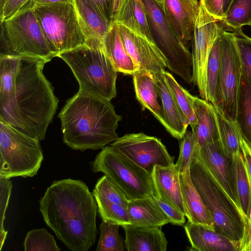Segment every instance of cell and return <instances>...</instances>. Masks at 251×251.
<instances>
[{"label": "cell", "instance_id": "681fc988", "mask_svg": "<svg viewBox=\"0 0 251 251\" xmlns=\"http://www.w3.org/2000/svg\"><path fill=\"white\" fill-rule=\"evenodd\" d=\"M239 251H251V237L241 244Z\"/></svg>", "mask_w": 251, "mask_h": 251}, {"label": "cell", "instance_id": "5bb4252c", "mask_svg": "<svg viewBox=\"0 0 251 251\" xmlns=\"http://www.w3.org/2000/svg\"><path fill=\"white\" fill-rule=\"evenodd\" d=\"M118 25L124 45L138 71L146 70L152 74L165 71L166 61L154 43L123 25Z\"/></svg>", "mask_w": 251, "mask_h": 251}, {"label": "cell", "instance_id": "7c38bea8", "mask_svg": "<svg viewBox=\"0 0 251 251\" xmlns=\"http://www.w3.org/2000/svg\"><path fill=\"white\" fill-rule=\"evenodd\" d=\"M193 37V82L197 87L202 99L207 101L206 71L212 46L224 28L219 21L209 14L200 2Z\"/></svg>", "mask_w": 251, "mask_h": 251}, {"label": "cell", "instance_id": "c3c4849f", "mask_svg": "<svg viewBox=\"0 0 251 251\" xmlns=\"http://www.w3.org/2000/svg\"><path fill=\"white\" fill-rule=\"evenodd\" d=\"M34 5H46L57 2H74V0H31Z\"/></svg>", "mask_w": 251, "mask_h": 251}, {"label": "cell", "instance_id": "e575fe53", "mask_svg": "<svg viewBox=\"0 0 251 251\" xmlns=\"http://www.w3.org/2000/svg\"><path fill=\"white\" fill-rule=\"evenodd\" d=\"M102 221L123 226L130 225L127 209L122 205L94 196Z\"/></svg>", "mask_w": 251, "mask_h": 251}, {"label": "cell", "instance_id": "ffe728a7", "mask_svg": "<svg viewBox=\"0 0 251 251\" xmlns=\"http://www.w3.org/2000/svg\"><path fill=\"white\" fill-rule=\"evenodd\" d=\"M125 232V247L128 251H166L167 240L160 227H146L127 225L122 226Z\"/></svg>", "mask_w": 251, "mask_h": 251}, {"label": "cell", "instance_id": "f5cc1de1", "mask_svg": "<svg viewBox=\"0 0 251 251\" xmlns=\"http://www.w3.org/2000/svg\"><path fill=\"white\" fill-rule=\"evenodd\" d=\"M250 26H251V25H250Z\"/></svg>", "mask_w": 251, "mask_h": 251}, {"label": "cell", "instance_id": "d6a6232c", "mask_svg": "<svg viewBox=\"0 0 251 251\" xmlns=\"http://www.w3.org/2000/svg\"><path fill=\"white\" fill-rule=\"evenodd\" d=\"M222 30L215 40L211 48L206 71V90L207 101L211 103L213 106L215 104L217 93L220 71V50Z\"/></svg>", "mask_w": 251, "mask_h": 251}, {"label": "cell", "instance_id": "cb8c5ba5", "mask_svg": "<svg viewBox=\"0 0 251 251\" xmlns=\"http://www.w3.org/2000/svg\"><path fill=\"white\" fill-rule=\"evenodd\" d=\"M133 80L138 101L143 107L149 110L169 132V126L158 101L159 97L153 74L146 70H139L133 75Z\"/></svg>", "mask_w": 251, "mask_h": 251}, {"label": "cell", "instance_id": "3957f363", "mask_svg": "<svg viewBox=\"0 0 251 251\" xmlns=\"http://www.w3.org/2000/svg\"><path fill=\"white\" fill-rule=\"evenodd\" d=\"M64 142L82 151L103 148L119 137L116 130L122 117L110 100L78 91L58 115Z\"/></svg>", "mask_w": 251, "mask_h": 251}, {"label": "cell", "instance_id": "ee69618b", "mask_svg": "<svg viewBox=\"0 0 251 251\" xmlns=\"http://www.w3.org/2000/svg\"><path fill=\"white\" fill-rule=\"evenodd\" d=\"M31 0H5L0 4V21L8 19L16 14Z\"/></svg>", "mask_w": 251, "mask_h": 251}, {"label": "cell", "instance_id": "6da1fadb", "mask_svg": "<svg viewBox=\"0 0 251 251\" xmlns=\"http://www.w3.org/2000/svg\"><path fill=\"white\" fill-rule=\"evenodd\" d=\"M40 210L47 225L70 250L86 251L95 243L98 206L83 181H53L40 200Z\"/></svg>", "mask_w": 251, "mask_h": 251}, {"label": "cell", "instance_id": "9a60e30c", "mask_svg": "<svg viewBox=\"0 0 251 251\" xmlns=\"http://www.w3.org/2000/svg\"><path fill=\"white\" fill-rule=\"evenodd\" d=\"M172 28L187 46L193 39L200 3L198 0H159Z\"/></svg>", "mask_w": 251, "mask_h": 251}, {"label": "cell", "instance_id": "816d5d0a", "mask_svg": "<svg viewBox=\"0 0 251 251\" xmlns=\"http://www.w3.org/2000/svg\"><path fill=\"white\" fill-rule=\"evenodd\" d=\"M5 0H0V5L2 4Z\"/></svg>", "mask_w": 251, "mask_h": 251}, {"label": "cell", "instance_id": "d4e9b609", "mask_svg": "<svg viewBox=\"0 0 251 251\" xmlns=\"http://www.w3.org/2000/svg\"><path fill=\"white\" fill-rule=\"evenodd\" d=\"M131 225L146 227H161L168 220L152 197L129 200L127 207Z\"/></svg>", "mask_w": 251, "mask_h": 251}, {"label": "cell", "instance_id": "836d02e7", "mask_svg": "<svg viewBox=\"0 0 251 251\" xmlns=\"http://www.w3.org/2000/svg\"><path fill=\"white\" fill-rule=\"evenodd\" d=\"M222 24L233 31L251 25V0H233Z\"/></svg>", "mask_w": 251, "mask_h": 251}, {"label": "cell", "instance_id": "1f68e13d", "mask_svg": "<svg viewBox=\"0 0 251 251\" xmlns=\"http://www.w3.org/2000/svg\"><path fill=\"white\" fill-rule=\"evenodd\" d=\"M163 74L179 112L191 128L194 127L197 123V120L193 105L187 95L188 91L177 82L171 73L165 71Z\"/></svg>", "mask_w": 251, "mask_h": 251}, {"label": "cell", "instance_id": "ab89813d", "mask_svg": "<svg viewBox=\"0 0 251 251\" xmlns=\"http://www.w3.org/2000/svg\"><path fill=\"white\" fill-rule=\"evenodd\" d=\"M197 145L192 131H186L180 143V152L177 162L175 164L179 174L190 169L195 157Z\"/></svg>", "mask_w": 251, "mask_h": 251}, {"label": "cell", "instance_id": "e0dca14e", "mask_svg": "<svg viewBox=\"0 0 251 251\" xmlns=\"http://www.w3.org/2000/svg\"><path fill=\"white\" fill-rule=\"evenodd\" d=\"M196 116L197 123L192 128L198 147L220 140L217 118L215 107L209 102L192 95L188 91Z\"/></svg>", "mask_w": 251, "mask_h": 251}, {"label": "cell", "instance_id": "5b68a950", "mask_svg": "<svg viewBox=\"0 0 251 251\" xmlns=\"http://www.w3.org/2000/svg\"><path fill=\"white\" fill-rule=\"evenodd\" d=\"M190 174L213 221L215 231L241 245L244 222L237 205L196 155L190 167Z\"/></svg>", "mask_w": 251, "mask_h": 251}, {"label": "cell", "instance_id": "d6986e66", "mask_svg": "<svg viewBox=\"0 0 251 251\" xmlns=\"http://www.w3.org/2000/svg\"><path fill=\"white\" fill-rule=\"evenodd\" d=\"M156 197L185 215L179 180V173L174 165L155 166L152 173Z\"/></svg>", "mask_w": 251, "mask_h": 251}, {"label": "cell", "instance_id": "83f0119b", "mask_svg": "<svg viewBox=\"0 0 251 251\" xmlns=\"http://www.w3.org/2000/svg\"><path fill=\"white\" fill-rule=\"evenodd\" d=\"M236 123L242 136L251 147V86L242 75L238 94Z\"/></svg>", "mask_w": 251, "mask_h": 251}, {"label": "cell", "instance_id": "8992f818", "mask_svg": "<svg viewBox=\"0 0 251 251\" xmlns=\"http://www.w3.org/2000/svg\"><path fill=\"white\" fill-rule=\"evenodd\" d=\"M33 10L54 57L85 43L87 39L74 2L33 4Z\"/></svg>", "mask_w": 251, "mask_h": 251}, {"label": "cell", "instance_id": "52a82bcc", "mask_svg": "<svg viewBox=\"0 0 251 251\" xmlns=\"http://www.w3.org/2000/svg\"><path fill=\"white\" fill-rule=\"evenodd\" d=\"M0 54L51 61L50 51L30 1L10 18L0 21Z\"/></svg>", "mask_w": 251, "mask_h": 251}, {"label": "cell", "instance_id": "f1b7e54d", "mask_svg": "<svg viewBox=\"0 0 251 251\" xmlns=\"http://www.w3.org/2000/svg\"><path fill=\"white\" fill-rule=\"evenodd\" d=\"M88 38L103 40L110 28L105 20L90 6L80 0H74Z\"/></svg>", "mask_w": 251, "mask_h": 251}, {"label": "cell", "instance_id": "4dcf8cb0", "mask_svg": "<svg viewBox=\"0 0 251 251\" xmlns=\"http://www.w3.org/2000/svg\"><path fill=\"white\" fill-rule=\"evenodd\" d=\"M220 135V143L225 155L229 159L240 151V133L236 122L228 120L215 108Z\"/></svg>", "mask_w": 251, "mask_h": 251}, {"label": "cell", "instance_id": "277c9868", "mask_svg": "<svg viewBox=\"0 0 251 251\" xmlns=\"http://www.w3.org/2000/svg\"><path fill=\"white\" fill-rule=\"evenodd\" d=\"M69 66L79 91L110 100L116 96V71L102 40L88 38L85 44L57 55Z\"/></svg>", "mask_w": 251, "mask_h": 251}, {"label": "cell", "instance_id": "8fae6325", "mask_svg": "<svg viewBox=\"0 0 251 251\" xmlns=\"http://www.w3.org/2000/svg\"><path fill=\"white\" fill-rule=\"evenodd\" d=\"M241 76L235 33L223 29L221 32L217 93L214 106L232 122H236Z\"/></svg>", "mask_w": 251, "mask_h": 251}, {"label": "cell", "instance_id": "484cf974", "mask_svg": "<svg viewBox=\"0 0 251 251\" xmlns=\"http://www.w3.org/2000/svg\"><path fill=\"white\" fill-rule=\"evenodd\" d=\"M116 23L154 43L142 0H124Z\"/></svg>", "mask_w": 251, "mask_h": 251}, {"label": "cell", "instance_id": "30bf717a", "mask_svg": "<svg viewBox=\"0 0 251 251\" xmlns=\"http://www.w3.org/2000/svg\"><path fill=\"white\" fill-rule=\"evenodd\" d=\"M154 43L162 53L167 68L188 83L193 82L192 53L176 34L159 0H142Z\"/></svg>", "mask_w": 251, "mask_h": 251}, {"label": "cell", "instance_id": "f35d334b", "mask_svg": "<svg viewBox=\"0 0 251 251\" xmlns=\"http://www.w3.org/2000/svg\"><path fill=\"white\" fill-rule=\"evenodd\" d=\"M234 32L241 74L251 86V38L246 35L242 29L234 30Z\"/></svg>", "mask_w": 251, "mask_h": 251}, {"label": "cell", "instance_id": "f6af8a7d", "mask_svg": "<svg viewBox=\"0 0 251 251\" xmlns=\"http://www.w3.org/2000/svg\"><path fill=\"white\" fill-rule=\"evenodd\" d=\"M224 0H200L206 12L215 19L222 22L225 18L223 5Z\"/></svg>", "mask_w": 251, "mask_h": 251}, {"label": "cell", "instance_id": "b9f144b4", "mask_svg": "<svg viewBox=\"0 0 251 251\" xmlns=\"http://www.w3.org/2000/svg\"><path fill=\"white\" fill-rule=\"evenodd\" d=\"M12 187V183L10 178L0 177V250L2 248L8 233L4 228L3 223Z\"/></svg>", "mask_w": 251, "mask_h": 251}, {"label": "cell", "instance_id": "4fadbf2b", "mask_svg": "<svg viewBox=\"0 0 251 251\" xmlns=\"http://www.w3.org/2000/svg\"><path fill=\"white\" fill-rule=\"evenodd\" d=\"M111 146L120 151L151 175L155 166L174 165V158L160 139L143 132L130 133L118 138Z\"/></svg>", "mask_w": 251, "mask_h": 251}, {"label": "cell", "instance_id": "f907efd6", "mask_svg": "<svg viewBox=\"0 0 251 251\" xmlns=\"http://www.w3.org/2000/svg\"><path fill=\"white\" fill-rule=\"evenodd\" d=\"M233 0H224L223 9L225 14L226 13Z\"/></svg>", "mask_w": 251, "mask_h": 251}, {"label": "cell", "instance_id": "7402d4cb", "mask_svg": "<svg viewBox=\"0 0 251 251\" xmlns=\"http://www.w3.org/2000/svg\"><path fill=\"white\" fill-rule=\"evenodd\" d=\"M163 72L153 74L156 89L161 101L164 116L169 127L168 132L173 137L180 140L184 136L189 124L179 111Z\"/></svg>", "mask_w": 251, "mask_h": 251}, {"label": "cell", "instance_id": "74e56055", "mask_svg": "<svg viewBox=\"0 0 251 251\" xmlns=\"http://www.w3.org/2000/svg\"><path fill=\"white\" fill-rule=\"evenodd\" d=\"M92 193L94 196L126 208L129 200L124 192L105 175L98 180Z\"/></svg>", "mask_w": 251, "mask_h": 251}, {"label": "cell", "instance_id": "7a4b0ae2", "mask_svg": "<svg viewBox=\"0 0 251 251\" xmlns=\"http://www.w3.org/2000/svg\"><path fill=\"white\" fill-rule=\"evenodd\" d=\"M19 57L14 93L0 107V119L41 141L45 138L58 103L53 88L43 72L45 65L50 61Z\"/></svg>", "mask_w": 251, "mask_h": 251}, {"label": "cell", "instance_id": "4316f807", "mask_svg": "<svg viewBox=\"0 0 251 251\" xmlns=\"http://www.w3.org/2000/svg\"><path fill=\"white\" fill-rule=\"evenodd\" d=\"M102 43L105 51L117 72L133 75L138 71L124 45L116 23L111 26Z\"/></svg>", "mask_w": 251, "mask_h": 251}, {"label": "cell", "instance_id": "60d3db41", "mask_svg": "<svg viewBox=\"0 0 251 251\" xmlns=\"http://www.w3.org/2000/svg\"><path fill=\"white\" fill-rule=\"evenodd\" d=\"M95 10L111 27L124 0H80Z\"/></svg>", "mask_w": 251, "mask_h": 251}, {"label": "cell", "instance_id": "2e32d148", "mask_svg": "<svg viewBox=\"0 0 251 251\" xmlns=\"http://www.w3.org/2000/svg\"><path fill=\"white\" fill-rule=\"evenodd\" d=\"M196 156L237 205L229 180V169L232 159L225 155L219 141L198 147Z\"/></svg>", "mask_w": 251, "mask_h": 251}, {"label": "cell", "instance_id": "8d00e7d4", "mask_svg": "<svg viewBox=\"0 0 251 251\" xmlns=\"http://www.w3.org/2000/svg\"><path fill=\"white\" fill-rule=\"evenodd\" d=\"M25 251H60L53 236L46 228L32 229L24 241Z\"/></svg>", "mask_w": 251, "mask_h": 251}, {"label": "cell", "instance_id": "9c48e42d", "mask_svg": "<svg viewBox=\"0 0 251 251\" xmlns=\"http://www.w3.org/2000/svg\"><path fill=\"white\" fill-rule=\"evenodd\" d=\"M92 168L94 173L101 172L109 177L129 200L156 196L152 176L111 146L102 149Z\"/></svg>", "mask_w": 251, "mask_h": 251}, {"label": "cell", "instance_id": "44dd1931", "mask_svg": "<svg viewBox=\"0 0 251 251\" xmlns=\"http://www.w3.org/2000/svg\"><path fill=\"white\" fill-rule=\"evenodd\" d=\"M179 180L188 221L215 230L213 221L192 182L190 169L179 174Z\"/></svg>", "mask_w": 251, "mask_h": 251}, {"label": "cell", "instance_id": "7bdbcfd3", "mask_svg": "<svg viewBox=\"0 0 251 251\" xmlns=\"http://www.w3.org/2000/svg\"><path fill=\"white\" fill-rule=\"evenodd\" d=\"M151 197L166 217L169 223L177 226H182L185 223V214L156 196Z\"/></svg>", "mask_w": 251, "mask_h": 251}, {"label": "cell", "instance_id": "f546056e", "mask_svg": "<svg viewBox=\"0 0 251 251\" xmlns=\"http://www.w3.org/2000/svg\"><path fill=\"white\" fill-rule=\"evenodd\" d=\"M19 58L0 55V107L4 105L14 93Z\"/></svg>", "mask_w": 251, "mask_h": 251}, {"label": "cell", "instance_id": "603a6c76", "mask_svg": "<svg viewBox=\"0 0 251 251\" xmlns=\"http://www.w3.org/2000/svg\"><path fill=\"white\" fill-rule=\"evenodd\" d=\"M229 180L237 205L243 215H247L251 205V181L241 151L232 157Z\"/></svg>", "mask_w": 251, "mask_h": 251}, {"label": "cell", "instance_id": "ac0fdd59", "mask_svg": "<svg viewBox=\"0 0 251 251\" xmlns=\"http://www.w3.org/2000/svg\"><path fill=\"white\" fill-rule=\"evenodd\" d=\"M184 229L191 245V250L199 251H239L240 243L200 224L188 221Z\"/></svg>", "mask_w": 251, "mask_h": 251}, {"label": "cell", "instance_id": "d590c367", "mask_svg": "<svg viewBox=\"0 0 251 251\" xmlns=\"http://www.w3.org/2000/svg\"><path fill=\"white\" fill-rule=\"evenodd\" d=\"M120 225L102 220L96 251H124L125 245L119 233Z\"/></svg>", "mask_w": 251, "mask_h": 251}, {"label": "cell", "instance_id": "bcb514c9", "mask_svg": "<svg viewBox=\"0 0 251 251\" xmlns=\"http://www.w3.org/2000/svg\"><path fill=\"white\" fill-rule=\"evenodd\" d=\"M240 146L247 172L251 181V147L245 140L241 134L240 136Z\"/></svg>", "mask_w": 251, "mask_h": 251}, {"label": "cell", "instance_id": "ba28073f", "mask_svg": "<svg viewBox=\"0 0 251 251\" xmlns=\"http://www.w3.org/2000/svg\"><path fill=\"white\" fill-rule=\"evenodd\" d=\"M38 140L0 119V177H33L44 159Z\"/></svg>", "mask_w": 251, "mask_h": 251}, {"label": "cell", "instance_id": "7dc6e473", "mask_svg": "<svg viewBox=\"0 0 251 251\" xmlns=\"http://www.w3.org/2000/svg\"><path fill=\"white\" fill-rule=\"evenodd\" d=\"M243 220L244 222V231L241 244L251 237V205L247 215L243 217Z\"/></svg>", "mask_w": 251, "mask_h": 251}]
</instances>
